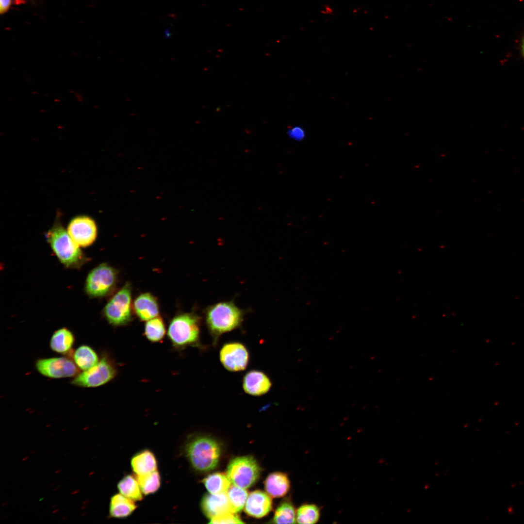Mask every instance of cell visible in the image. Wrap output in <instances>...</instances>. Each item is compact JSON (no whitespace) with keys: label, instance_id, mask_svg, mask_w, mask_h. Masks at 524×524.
<instances>
[{"label":"cell","instance_id":"obj_1","mask_svg":"<svg viewBox=\"0 0 524 524\" xmlns=\"http://www.w3.org/2000/svg\"><path fill=\"white\" fill-rule=\"evenodd\" d=\"M244 311L231 301L220 302L209 307L206 311V323L214 342L223 334L241 326Z\"/></svg>","mask_w":524,"mask_h":524},{"label":"cell","instance_id":"obj_12","mask_svg":"<svg viewBox=\"0 0 524 524\" xmlns=\"http://www.w3.org/2000/svg\"><path fill=\"white\" fill-rule=\"evenodd\" d=\"M242 387L244 392L252 396H261L267 393L272 387L268 376L263 372L252 370L244 376Z\"/></svg>","mask_w":524,"mask_h":524},{"label":"cell","instance_id":"obj_29","mask_svg":"<svg viewBox=\"0 0 524 524\" xmlns=\"http://www.w3.org/2000/svg\"><path fill=\"white\" fill-rule=\"evenodd\" d=\"M289 135L295 140H302L305 135L304 130L299 127L292 128L289 131Z\"/></svg>","mask_w":524,"mask_h":524},{"label":"cell","instance_id":"obj_24","mask_svg":"<svg viewBox=\"0 0 524 524\" xmlns=\"http://www.w3.org/2000/svg\"><path fill=\"white\" fill-rule=\"evenodd\" d=\"M165 332L163 320L159 315L147 321L145 324L144 334L150 342L156 343L162 341Z\"/></svg>","mask_w":524,"mask_h":524},{"label":"cell","instance_id":"obj_23","mask_svg":"<svg viewBox=\"0 0 524 524\" xmlns=\"http://www.w3.org/2000/svg\"><path fill=\"white\" fill-rule=\"evenodd\" d=\"M143 493L146 495L156 492L161 486V476L157 470L150 473L135 475Z\"/></svg>","mask_w":524,"mask_h":524},{"label":"cell","instance_id":"obj_6","mask_svg":"<svg viewBox=\"0 0 524 524\" xmlns=\"http://www.w3.org/2000/svg\"><path fill=\"white\" fill-rule=\"evenodd\" d=\"M117 373L116 366L113 361L104 357L96 365L74 377L71 384L82 388H96L109 382Z\"/></svg>","mask_w":524,"mask_h":524},{"label":"cell","instance_id":"obj_9","mask_svg":"<svg viewBox=\"0 0 524 524\" xmlns=\"http://www.w3.org/2000/svg\"><path fill=\"white\" fill-rule=\"evenodd\" d=\"M35 367L42 376L52 378L75 377L79 373L74 362L67 357L39 359Z\"/></svg>","mask_w":524,"mask_h":524},{"label":"cell","instance_id":"obj_5","mask_svg":"<svg viewBox=\"0 0 524 524\" xmlns=\"http://www.w3.org/2000/svg\"><path fill=\"white\" fill-rule=\"evenodd\" d=\"M131 287L127 283L107 302L103 313L113 326H121L131 321Z\"/></svg>","mask_w":524,"mask_h":524},{"label":"cell","instance_id":"obj_11","mask_svg":"<svg viewBox=\"0 0 524 524\" xmlns=\"http://www.w3.org/2000/svg\"><path fill=\"white\" fill-rule=\"evenodd\" d=\"M67 231L80 246L83 247L92 245L96 240L98 228L95 221L86 215H80L72 219Z\"/></svg>","mask_w":524,"mask_h":524},{"label":"cell","instance_id":"obj_4","mask_svg":"<svg viewBox=\"0 0 524 524\" xmlns=\"http://www.w3.org/2000/svg\"><path fill=\"white\" fill-rule=\"evenodd\" d=\"M200 319L194 313H184L175 316L168 328L167 335L173 346L185 347L199 341Z\"/></svg>","mask_w":524,"mask_h":524},{"label":"cell","instance_id":"obj_30","mask_svg":"<svg viewBox=\"0 0 524 524\" xmlns=\"http://www.w3.org/2000/svg\"><path fill=\"white\" fill-rule=\"evenodd\" d=\"M12 4V0H0V13L4 14L8 11Z\"/></svg>","mask_w":524,"mask_h":524},{"label":"cell","instance_id":"obj_27","mask_svg":"<svg viewBox=\"0 0 524 524\" xmlns=\"http://www.w3.org/2000/svg\"><path fill=\"white\" fill-rule=\"evenodd\" d=\"M273 521L276 524H295L296 523V512L293 504L284 502L277 508Z\"/></svg>","mask_w":524,"mask_h":524},{"label":"cell","instance_id":"obj_7","mask_svg":"<svg viewBox=\"0 0 524 524\" xmlns=\"http://www.w3.org/2000/svg\"><path fill=\"white\" fill-rule=\"evenodd\" d=\"M260 471L259 464L252 456H243L235 458L229 462L227 475L233 485L246 489L255 483Z\"/></svg>","mask_w":524,"mask_h":524},{"label":"cell","instance_id":"obj_13","mask_svg":"<svg viewBox=\"0 0 524 524\" xmlns=\"http://www.w3.org/2000/svg\"><path fill=\"white\" fill-rule=\"evenodd\" d=\"M201 506L205 515L210 519L224 513H234L227 492L205 494Z\"/></svg>","mask_w":524,"mask_h":524},{"label":"cell","instance_id":"obj_20","mask_svg":"<svg viewBox=\"0 0 524 524\" xmlns=\"http://www.w3.org/2000/svg\"><path fill=\"white\" fill-rule=\"evenodd\" d=\"M73 359L77 367L83 371L91 368L99 360L96 352L86 344L81 345L75 349Z\"/></svg>","mask_w":524,"mask_h":524},{"label":"cell","instance_id":"obj_10","mask_svg":"<svg viewBox=\"0 0 524 524\" xmlns=\"http://www.w3.org/2000/svg\"><path fill=\"white\" fill-rule=\"evenodd\" d=\"M219 359L224 367L230 372L244 370L249 361V354L241 343L231 342L225 344L219 352Z\"/></svg>","mask_w":524,"mask_h":524},{"label":"cell","instance_id":"obj_28","mask_svg":"<svg viewBox=\"0 0 524 524\" xmlns=\"http://www.w3.org/2000/svg\"><path fill=\"white\" fill-rule=\"evenodd\" d=\"M210 524H241L243 522L234 513H227L211 519Z\"/></svg>","mask_w":524,"mask_h":524},{"label":"cell","instance_id":"obj_19","mask_svg":"<svg viewBox=\"0 0 524 524\" xmlns=\"http://www.w3.org/2000/svg\"><path fill=\"white\" fill-rule=\"evenodd\" d=\"M137 508L134 501L123 495L116 494L110 500L109 516L123 518L129 516Z\"/></svg>","mask_w":524,"mask_h":524},{"label":"cell","instance_id":"obj_3","mask_svg":"<svg viewBox=\"0 0 524 524\" xmlns=\"http://www.w3.org/2000/svg\"><path fill=\"white\" fill-rule=\"evenodd\" d=\"M46 237L59 260L66 267H79L86 261L80 246L60 224H55Z\"/></svg>","mask_w":524,"mask_h":524},{"label":"cell","instance_id":"obj_16","mask_svg":"<svg viewBox=\"0 0 524 524\" xmlns=\"http://www.w3.org/2000/svg\"><path fill=\"white\" fill-rule=\"evenodd\" d=\"M132 469L136 475H144L157 470V461L153 453L144 449L134 455L131 461Z\"/></svg>","mask_w":524,"mask_h":524},{"label":"cell","instance_id":"obj_8","mask_svg":"<svg viewBox=\"0 0 524 524\" xmlns=\"http://www.w3.org/2000/svg\"><path fill=\"white\" fill-rule=\"evenodd\" d=\"M118 272L106 263H102L92 269L88 275L85 289L88 295L94 297L106 295L115 285Z\"/></svg>","mask_w":524,"mask_h":524},{"label":"cell","instance_id":"obj_17","mask_svg":"<svg viewBox=\"0 0 524 524\" xmlns=\"http://www.w3.org/2000/svg\"><path fill=\"white\" fill-rule=\"evenodd\" d=\"M264 487L267 493L271 497L278 498L288 493L290 483L286 474L275 472L267 476L264 482Z\"/></svg>","mask_w":524,"mask_h":524},{"label":"cell","instance_id":"obj_14","mask_svg":"<svg viewBox=\"0 0 524 524\" xmlns=\"http://www.w3.org/2000/svg\"><path fill=\"white\" fill-rule=\"evenodd\" d=\"M271 496L261 491H255L248 495L245 511L248 515L260 518L266 515L272 509Z\"/></svg>","mask_w":524,"mask_h":524},{"label":"cell","instance_id":"obj_26","mask_svg":"<svg viewBox=\"0 0 524 524\" xmlns=\"http://www.w3.org/2000/svg\"><path fill=\"white\" fill-rule=\"evenodd\" d=\"M227 493L233 512H240L246 504L248 497L247 491L233 485L230 486Z\"/></svg>","mask_w":524,"mask_h":524},{"label":"cell","instance_id":"obj_31","mask_svg":"<svg viewBox=\"0 0 524 524\" xmlns=\"http://www.w3.org/2000/svg\"><path fill=\"white\" fill-rule=\"evenodd\" d=\"M521 47L522 54L524 58V38L522 40Z\"/></svg>","mask_w":524,"mask_h":524},{"label":"cell","instance_id":"obj_25","mask_svg":"<svg viewBox=\"0 0 524 524\" xmlns=\"http://www.w3.org/2000/svg\"><path fill=\"white\" fill-rule=\"evenodd\" d=\"M320 517V508L312 504L301 505L296 513V521L298 524H315L318 522Z\"/></svg>","mask_w":524,"mask_h":524},{"label":"cell","instance_id":"obj_18","mask_svg":"<svg viewBox=\"0 0 524 524\" xmlns=\"http://www.w3.org/2000/svg\"><path fill=\"white\" fill-rule=\"evenodd\" d=\"M75 342V337L71 330L62 328L54 331L49 342L50 349L58 353L69 354Z\"/></svg>","mask_w":524,"mask_h":524},{"label":"cell","instance_id":"obj_2","mask_svg":"<svg viewBox=\"0 0 524 524\" xmlns=\"http://www.w3.org/2000/svg\"><path fill=\"white\" fill-rule=\"evenodd\" d=\"M186 457L194 469L206 472L214 469L219 461L220 447L213 438L198 436L189 439L184 446Z\"/></svg>","mask_w":524,"mask_h":524},{"label":"cell","instance_id":"obj_21","mask_svg":"<svg viewBox=\"0 0 524 524\" xmlns=\"http://www.w3.org/2000/svg\"><path fill=\"white\" fill-rule=\"evenodd\" d=\"M117 488L121 494L134 501L143 499V492L135 476L126 475L118 483Z\"/></svg>","mask_w":524,"mask_h":524},{"label":"cell","instance_id":"obj_15","mask_svg":"<svg viewBox=\"0 0 524 524\" xmlns=\"http://www.w3.org/2000/svg\"><path fill=\"white\" fill-rule=\"evenodd\" d=\"M134 311L138 318L147 321L159 315V305L156 298L149 293L138 296L133 302Z\"/></svg>","mask_w":524,"mask_h":524},{"label":"cell","instance_id":"obj_22","mask_svg":"<svg viewBox=\"0 0 524 524\" xmlns=\"http://www.w3.org/2000/svg\"><path fill=\"white\" fill-rule=\"evenodd\" d=\"M203 483L210 493L218 494L227 492L231 482L227 474L215 473L204 478Z\"/></svg>","mask_w":524,"mask_h":524}]
</instances>
